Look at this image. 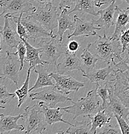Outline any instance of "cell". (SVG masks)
Instances as JSON below:
<instances>
[{"label":"cell","mask_w":129,"mask_h":134,"mask_svg":"<svg viewBox=\"0 0 129 134\" xmlns=\"http://www.w3.org/2000/svg\"><path fill=\"white\" fill-rule=\"evenodd\" d=\"M98 40L87 44V48L93 55L103 60L109 65L116 63L115 59L120 61L122 59V45L120 40H113L107 37L103 32V36L97 34Z\"/></svg>","instance_id":"6da1fadb"},{"label":"cell","mask_w":129,"mask_h":134,"mask_svg":"<svg viewBox=\"0 0 129 134\" xmlns=\"http://www.w3.org/2000/svg\"><path fill=\"white\" fill-rule=\"evenodd\" d=\"M96 88L87 93L85 97H83L77 102L71 101L73 105L61 108L63 111L74 115L73 120L78 116L82 115L93 117L102 109L100 102L98 99Z\"/></svg>","instance_id":"7a4b0ae2"},{"label":"cell","mask_w":129,"mask_h":134,"mask_svg":"<svg viewBox=\"0 0 129 134\" xmlns=\"http://www.w3.org/2000/svg\"><path fill=\"white\" fill-rule=\"evenodd\" d=\"M23 120L25 122V133H42L46 130V121L39 103L24 109Z\"/></svg>","instance_id":"3957f363"},{"label":"cell","mask_w":129,"mask_h":134,"mask_svg":"<svg viewBox=\"0 0 129 134\" xmlns=\"http://www.w3.org/2000/svg\"><path fill=\"white\" fill-rule=\"evenodd\" d=\"M62 42L57 41V36L52 37H43L37 43V46L41 48V58L46 61V64L57 65L59 58L61 55L65 54L66 48L61 44Z\"/></svg>","instance_id":"277c9868"},{"label":"cell","mask_w":129,"mask_h":134,"mask_svg":"<svg viewBox=\"0 0 129 134\" xmlns=\"http://www.w3.org/2000/svg\"><path fill=\"white\" fill-rule=\"evenodd\" d=\"M27 17L37 21L52 33L55 28L59 26V15L57 11V7L53 6L52 3L46 4L44 7H39Z\"/></svg>","instance_id":"5b68a950"},{"label":"cell","mask_w":129,"mask_h":134,"mask_svg":"<svg viewBox=\"0 0 129 134\" xmlns=\"http://www.w3.org/2000/svg\"><path fill=\"white\" fill-rule=\"evenodd\" d=\"M7 56L0 59V75L1 77L9 78L16 84L17 88L19 83V72L21 65L19 61L17 52L7 51Z\"/></svg>","instance_id":"8992f818"},{"label":"cell","mask_w":129,"mask_h":134,"mask_svg":"<svg viewBox=\"0 0 129 134\" xmlns=\"http://www.w3.org/2000/svg\"><path fill=\"white\" fill-rule=\"evenodd\" d=\"M55 87L48 88L41 92L30 93L29 96L32 100H41L50 107H55L59 103H64L68 100L73 101L71 99L61 93V92H55Z\"/></svg>","instance_id":"52a82bcc"},{"label":"cell","mask_w":129,"mask_h":134,"mask_svg":"<svg viewBox=\"0 0 129 134\" xmlns=\"http://www.w3.org/2000/svg\"><path fill=\"white\" fill-rule=\"evenodd\" d=\"M50 75L55 80V88L65 94H69L71 92H77L85 86L84 83L78 81L70 75L53 72H50Z\"/></svg>","instance_id":"ba28073f"},{"label":"cell","mask_w":129,"mask_h":134,"mask_svg":"<svg viewBox=\"0 0 129 134\" xmlns=\"http://www.w3.org/2000/svg\"><path fill=\"white\" fill-rule=\"evenodd\" d=\"M0 3L3 7L0 16L32 13L36 9L30 0H1Z\"/></svg>","instance_id":"9c48e42d"},{"label":"cell","mask_w":129,"mask_h":134,"mask_svg":"<svg viewBox=\"0 0 129 134\" xmlns=\"http://www.w3.org/2000/svg\"><path fill=\"white\" fill-rule=\"evenodd\" d=\"M114 93L129 108V71L121 72L116 69Z\"/></svg>","instance_id":"30bf717a"},{"label":"cell","mask_w":129,"mask_h":134,"mask_svg":"<svg viewBox=\"0 0 129 134\" xmlns=\"http://www.w3.org/2000/svg\"><path fill=\"white\" fill-rule=\"evenodd\" d=\"M110 64L109 66L100 69L94 70L87 74H83L82 75L87 78L90 82L95 83L96 85H113L115 81V72L116 70L114 69Z\"/></svg>","instance_id":"8fae6325"},{"label":"cell","mask_w":129,"mask_h":134,"mask_svg":"<svg viewBox=\"0 0 129 134\" xmlns=\"http://www.w3.org/2000/svg\"><path fill=\"white\" fill-rule=\"evenodd\" d=\"M75 21H76V27L72 34L67 35V39L73 37H89V36H97L96 30H100L102 28L96 27L94 23L93 19L91 21L80 19L77 14L74 16Z\"/></svg>","instance_id":"7c38bea8"},{"label":"cell","mask_w":129,"mask_h":134,"mask_svg":"<svg viewBox=\"0 0 129 134\" xmlns=\"http://www.w3.org/2000/svg\"><path fill=\"white\" fill-rule=\"evenodd\" d=\"M21 21L27 31L29 39H32L34 41L36 39L40 37H52L55 36L43 27L37 21L28 18L27 16L24 18L22 17Z\"/></svg>","instance_id":"4fadbf2b"},{"label":"cell","mask_w":129,"mask_h":134,"mask_svg":"<svg viewBox=\"0 0 129 134\" xmlns=\"http://www.w3.org/2000/svg\"><path fill=\"white\" fill-rule=\"evenodd\" d=\"M10 18L5 15V25L1 29L0 33L2 37V41L5 44L10 48V49L17 48L21 40L19 36L17 31L12 26L10 22Z\"/></svg>","instance_id":"5bb4252c"},{"label":"cell","mask_w":129,"mask_h":134,"mask_svg":"<svg viewBox=\"0 0 129 134\" xmlns=\"http://www.w3.org/2000/svg\"><path fill=\"white\" fill-rule=\"evenodd\" d=\"M64 54V58L57 65L58 73L67 75L75 70L82 71L81 60L77 56V53L71 54L66 50Z\"/></svg>","instance_id":"9a60e30c"},{"label":"cell","mask_w":129,"mask_h":134,"mask_svg":"<svg viewBox=\"0 0 129 134\" xmlns=\"http://www.w3.org/2000/svg\"><path fill=\"white\" fill-rule=\"evenodd\" d=\"M116 0H113L110 5L107 7L98 10V12L100 18L97 20L93 19L94 23L98 25L99 27L104 29V30H108L110 26L116 24V21L114 19V14L118 7L116 5Z\"/></svg>","instance_id":"2e32d148"},{"label":"cell","mask_w":129,"mask_h":134,"mask_svg":"<svg viewBox=\"0 0 129 134\" xmlns=\"http://www.w3.org/2000/svg\"><path fill=\"white\" fill-rule=\"evenodd\" d=\"M109 100L107 108L105 109L106 111L113 117L114 114H116L127 120V117L129 115V108L126 107L121 100L114 93V86L110 90Z\"/></svg>","instance_id":"e0dca14e"},{"label":"cell","mask_w":129,"mask_h":134,"mask_svg":"<svg viewBox=\"0 0 129 134\" xmlns=\"http://www.w3.org/2000/svg\"><path fill=\"white\" fill-rule=\"evenodd\" d=\"M24 115L19 114L16 116L0 115V133H9L12 131H24L25 126L21 125H18L17 121L19 119H23Z\"/></svg>","instance_id":"ac0fdd59"},{"label":"cell","mask_w":129,"mask_h":134,"mask_svg":"<svg viewBox=\"0 0 129 134\" xmlns=\"http://www.w3.org/2000/svg\"><path fill=\"white\" fill-rule=\"evenodd\" d=\"M39 103L41 107V110L44 113L45 116L46 121L48 125H53L58 122H65L66 124H69V125H72L73 124L65 121L62 118L64 112H62V110L61 108H55V107H50L47 104H44L43 101H39Z\"/></svg>","instance_id":"d6986e66"},{"label":"cell","mask_w":129,"mask_h":134,"mask_svg":"<svg viewBox=\"0 0 129 134\" xmlns=\"http://www.w3.org/2000/svg\"><path fill=\"white\" fill-rule=\"evenodd\" d=\"M21 40L24 42L26 45V61L30 63V66L31 67L32 71H34L39 65H45V64H46V61H43L42 58H41V48H35L28 43V41L26 39L22 38Z\"/></svg>","instance_id":"ffe728a7"},{"label":"cell","mask_w":129,"mask_h":134,"mask_svg":"<svg viewBox=\"0 0 129 134\" xmlns=\"http://www.w3.org/2000/svg\"><path fill=\"white\" fill-rule=\"evenodd\" d=\"M118 16L116 21V27L114 32L110 37L113 40H120L121 34L127 30V25H129V7L127 9L122 10L117 8Z\"/></svg>","instance_id":"44dd1931"},{"label":"cell","mask_w":129,"mask_h":134,"mask_svg":"<svg viewBox=\"0 0 129 134\" xmlns=\"http://www.w3.org/2000/svg\"><path fill=\"white\" fill-rule=\"evenodd\" d=\"M38 69L35 68V72L38 74V77L34 86L29 89V92H31L32 90L39 89L40 88L46 87V86H53L55 87V85L53 82V78L48 73V70L46 68L45 65H39L37 66Z\"/></svg>","instance_id":"7402d4cb"},{"label":"cell","mask_w":129,"mask_h":134,"mask_svg":"<svg viewBox=\"0 0 129 134\" xmlns=\"http://www.w3.org/2000/svg\"><path fill=\"white\" fill-rule=\"evenodd\" d=\"M69 9L64 8L62 10V13L59 16L58 21H59V26H58L57 34L60 37V41L62 42L63 35L67 30L70 31H74L76 27V21H72L69 16Z\"/></svg>","instance_id":"603a6c76"},{"label":"cell","mask_w":129,"mask_h":134,"mask_svg":"<svg viewBox=\"0 0 129 134\" xmlns=\"http://www.w3.org/2000/svg\"><path fill=\"white\" fill-rule=\"evenodd\" d=\"M112 117L113 116L107 112L105 109H102L94 116L90 117L89 118L91 121V129L90 133H96L97 129H100L104 126L109 124Z\"/></svg>","instance_id":"cb8c5ba5"},{"label":"cell","mask_w":129,"mask_h":134,"mask_svg":"<svg viewBox=\"0 0 129 134\" xmlns=\"http://www.w3.org/2000/svg\"><path fill=\"white\" fill-rule=\"evenodd\" d=\"M100 59L92 54L86 47L80 55L82 63V71L83 74H87L95 70L96 64Z\"/></svg>","instance_id":"d4e9b609"},{"label":"cell","mask_w":129,"mask_h":134,"mask_svg":"<svg viewBox=\"0 0 129 134\" xmlns=\"http://www.w3.org/2000/svg\"><path fill=\"white\" fill-rule=\"evenodd\" d=\"M94 0H76L75 6L72 10L69 11V14L74 12H78L80 14H89L92 16H97L99 14L96 12L95 9Z\"/></svg>","instance_id":"484cf974"},{"label":"cell","mask_w":129,"mask_h":134,"mask_svg":"<svg viewBox=\"0 0 129 134\" xmlns=\"http://www.w3.org/2000/svg\"><path fill=\"white\" fill-rule=\"evenodd\" d=\"M91 129V121L89 117L84 116L80 122L76 121L75 124L70 125L66 130L67 133H90Z\"/></svg>","instance_id":"4316f807"},{"label":"cell","mask_w":129,"mask_h":134,"mask_svg":"<svg viewBox=\"0 0 129 134\" xmlns=\"http://www.w3.org/2000/svg\"><path fill=\"white\" fill-rule=\"evenodd\" d=\"M32 72V68L31 67H29L27 73V77L26 79L24 81V84L22 86L21 88H17V90L15 91L16 96H17L18 100H19V103H18L17 108H20L21 106L26 101V99H28V97L29 96V82H30V73Z\"/></svg>","instance_id":"83f0119b"},{"label":"cell","mask_w":129,"mask_h":134,"mask_svg":"<svg viewBox=\"0 0 129 134\" xmlns=\"http://www.w3.org/2000/svg\"><path fill=\"white\" fill-rule=\"evenodd\" d=\"M96 86L97 94L102 98L103 101L102 104V109H107L109 104L108 99H109V96H110V90L114 85H96Z\"/></svg>","instance_id":"f1b7e54d"},{"label":"cell","mask_w":129,"mask_h":134,"mask_svg":"<svg viewBox=\"0 0 129 134\" xmlns=\"http://www.w3.org/2000/svg\"><path fill=\"white\" fill-rule=\"evenodd\" d=\"M7 16H8L10 18L11 21H13L16 25H17V32L19 35V36L20 37L21 39H26L28 40L29 39V36L28 34L27 31H26L25 27L24 26V25H23L21 21L22 17H23V14H20V16L16 17L14 15H7L5 14Z\"/></svg>","instance_id":"f546056e"},{"label":"cell","mask_w":129,"mask_h":134,"mask_svg":"<svg viewBox=\"0 0 129 134\" xmlns=\"http://www.w3.org/2000/svg\"><path fill=\"white\" fill-rule=\"evenodd\" d=\"M5 79V78L1 77V85H0V103L1 104H7L10 100L13 99L16 96V93H12L8 91L7 86L3 83Z\"/></svg>","instance_id":"4dcf8cb0"},{"label":"cell","mask_w":129,"mask_h":134,"mask_svg":"<svg viewBox=\"0 0 129 134\" xmlns=\"http://www.w3.org/2000/svg\"><path fill=\"white\" fill-rule=\"evenodd\" d=\"M96 133L100 134H121L122 133L120 126H112L110 124H107L99 131H96Z\"/></svg>","instance_id":"1f68e13d"},{"label":"cell","mask_w":129,"mask_h":134,"mask_svg":"<svg viewBox=\"0 0 129 134\" xmlns=\"http://www.w3.org/2000/svg\"><path fill=\"white\" fill-rule=\"evenodd\" d=\"M114 66L116 67V69L121 72L129 71V47L127 48V52L125 56L118 63H116Z\"/></svg>","instance_id":"d6a6232c"},{"label":"cell","mask_w":129,"mask_h":134,"mask_svg":"<svg viewBox=\"0 0 129 134\" xmlns=\"http://www.w3.org/2000/svg\"><path fill=\"white\" fill-rule=\"evenodd\" d=\"M17 52L18 57H19V61L21 65V69L24 67V61H26V47L25 44L23 41H21L17 48Z\"/></svg>","instance_id":"836d02e7"},{"label":"cell","mask_w":129,"mask_h":134,"mask_svg":"<svg viewBox=\"0 0 129 134\" xmlns=\"http://www.w3.org/2000/svg\"><path fill=\"white\" fill-rule=\"evenodd\" d=\"M114 117L117 120L118 125L121 128V130L122 132V133L129 134V125L127 121L121 116L116 114H114Z\"/></svg>","instance_id":"e575fe53"},{"label":"cell","mask_w":129,"mask_h":134,"mask_svg":"<svg viewBox=\"0 0 129 134\" xmlns=\"http://www.w3.org/2000/svg\"><path fill=\"white\" fill-rule=\"evenodd\" d=\"M120 41L122 45V54H124L129 47V29H127L121 34Z\"/></svg>","instance_id":"d590c367"},{"label":"cell","mask_w":129,"mask_h":134,"mask_svg":"<svg viewBox=\"0 0 129 134\" xmlns=\"http://www.w3.org/2000/svg\"><path fill=\"white\" fill-rule=\"evenodd\" d=\"M80 43L75 40H72L69 41L66 44V50L69 53L74 54L77 53V51L80 48Z\"/></svg>","instance_id":"8d00e7d4"},{"label":"cell","mask_w":129,"mask_h":134,"mask_svg":"<svg viewBox=\"0 0 129 134\" xmlns=\"http://www.w3.org/2000/svg\"><path fill=\"white\" fill-rule=\"evenodd\" d=\"M76 0H60L59 3V8L61 11L64 8L70 9L73 5H75Z\"/></svg>","instance_id":"74e56055"},{"label":"cell","mask_w":129,"mask_h":134,"mask_svg":"<svg viewBox=\"0 0 129 134\" xmlns=\"http://www.w3.org/2000/svg\"><path fill=\"white\" fill-rule=\"evenodd\" d=\"M94 1H95V6L99 8L100 7H102V5H107V4L112 3V1L113 0H94Z\"/></svg>","instance_id":"f35d334b"},{"label":"cell","mask_w":129,"mask_h":134,"mask_svg":"<svg viewBox=\"0 0 129 134\" xmlns=\"http://www.w3.org/2000/svg\"><path fill=\"white\" fill-rule=\"evenodd\" d=\"M30 1H36L41 4H46L53 3L55 1V0H30Z\"/></svg>","instance_id":"ab89813d"},{"label":"cell","mask_w":129,"mask_h":134,"mask_svg":"<svg viewBox=\"0 0 129 134\" xmlns=\"http://www.w3.org/2000/svg\"><path fill=\"white\" fill-rule=\"evenodd\" d=\"M126 121H127V122H128V125H129V115H128V117H127V120H126Z\"/></svg>","instance_id":"60d3db41"},{"label":"cell","mask_w":129,"mask_h":134,"mask_svg":"<svg viewBox=\"0 0 129 134\" xmlns=\"http://www.w3.org/2000/svg\"><path fill=\"white\" fill-rule=\"evenodd\" d=\"M122 1H126V2H127V3H128V5H129V0H122Z\"/></svg>","instance_id":"b9f144b4"}]
</instances>
